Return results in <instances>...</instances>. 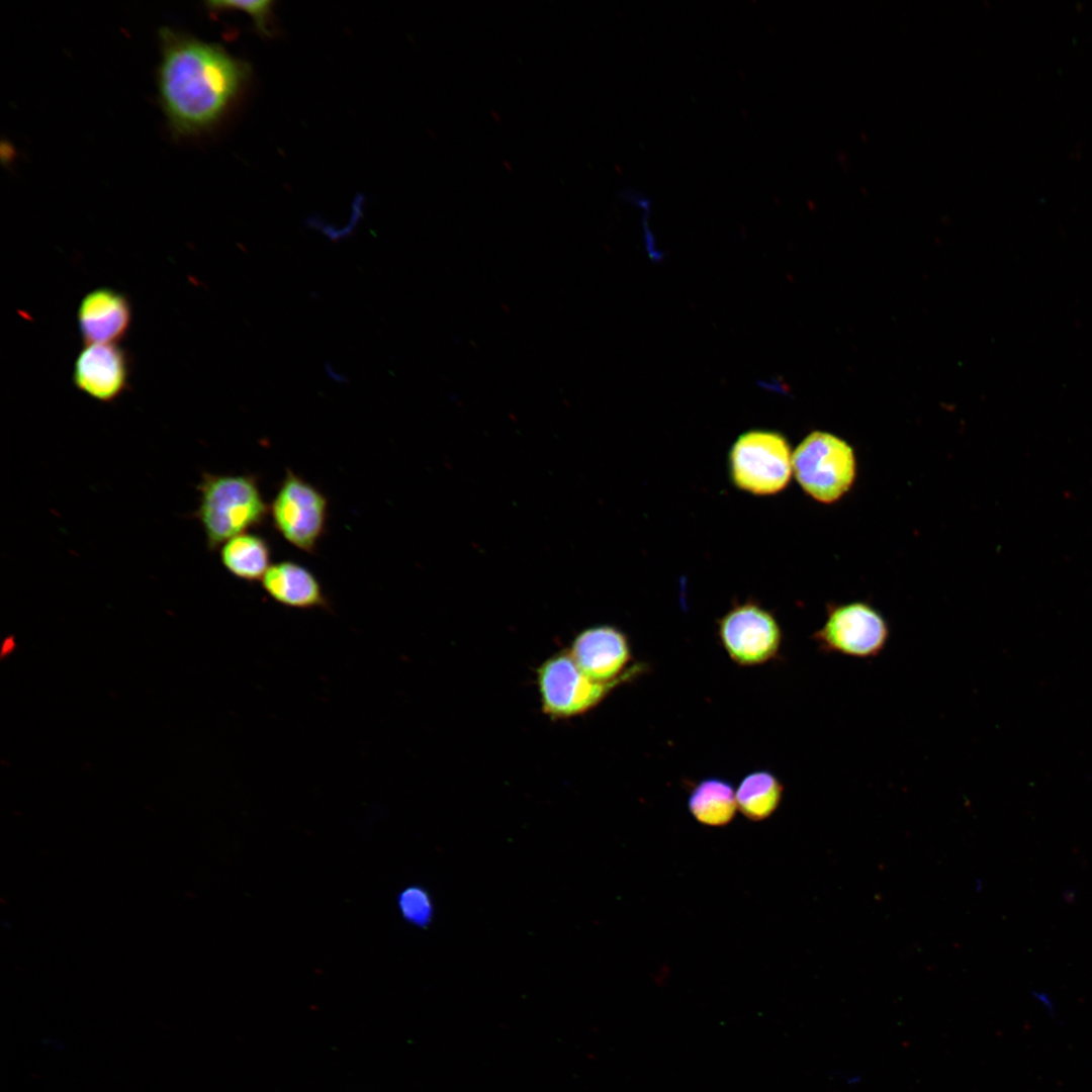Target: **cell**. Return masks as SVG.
Instances as JSON below:
<instances>
[{"label": "cell", "mask_w": 1092, "mask_h": 1092, "mask_svg": "<svg viewBox=\"0 0 1092 1092\" xmlns=\"http://www.w3.org/2000/svg\"><path fill=\"white\" fill-rule=\"evenodd\" d=\"M158 86L171 127L194 133L212 124L239 90L247 69L216 46L169 28L161 31Z\"/></svg>", "instance_id": "1"}, {"label": "cell", "mask_w": 1092, "mask_h": 1092, "mask_svg": "<svg viewBox=\"0 0 1092 1092\" xmlns=\"http://www.w3.org/2000/svg\"><path fill=\"white\" fill-rule=\"evenodd\" d=\"M199 498L192 518L203 531L206 548L214 552L230 539L262 526L269 517L256 474L202 472L196 486Z\"/></svg>", "instance_id": "2"}, {"label": "cell", "mask_w": 1092, "mask_h": 1092, "mask_svg": "<svg viewBox=\"0 0 1092 1092\" xmlns=\"http://www.w3.org/2000/svg\"><path fill=\"white\" fill-rule=\"evenodd\" d=\"M793 473L802 489L813 499L833 504L849 491L856 477V458L843 439L813 431L796 447Z\"/></svg>", "instance_id": "3"}, {"label": "cell", "mask_w": 1092, "mask_h": 1092, "mask_svg": "<svg viewBox=\"0 0 1092 1092\" xmlns=\"http://www.w3.org/2000/svg\"><path fill=\"white\" fill-rule=\"evenodd\" d=\"M793 452L779 432L751 430L740 435L729 452V473L735 486L756 495L782 491L790 482Z\"/></svg>", "instance_id": "4"}, {"label": "cell", "mask_w": 1092, "mask_h": 1092, "mask_svg": "<svg viewBox=\"0 0 1092 1092\" xmlns=\"http://www.w3.org/2000/svg\"><path fill=\"white\" fill-rule=\"evenodd\" d=\"M273 529L290 545L314 554L326 533L329 499L315 485L287 468L269 504Z\"/></svg>", "instance_id": "5"}, {"label": "cell", "mask_w": 1092, "mask_h": 1092, "mask_svg": "<svg viewBox=\"0 0 1092 1092\" xmlns=\"http://www.w3.org/2000/svg\"><path fill=\"white\" fill-rule=\"evenodd\" d=\"M887 619L867 602L831 603L826 608L823 625L811 639L824 654H839L857 659L879 656L890 639Z\"/></svg>", "instance_id": "6"}, {"label": "cell", "mask_w": 1092, "mask_h": 1092, "mask_svg": "<svg viewBox=\"0 0 1092 1092\" xmlns=\"http://www.w3.org/2000/svg\"><path fill=\"white\" fill-rule=\"evenodd\" d=\"M620 684L592 679L580 670L568 651L548 657L537 669L542 711L554 720L589 712Z\"/></svg>", "instance_id": "7"}, {"label": "cell", "mask_w": 1092, "mask_h": 1092, "mask_svg": "<svg viewBox=\"0 0 1092 1092\" xmlns=\"http://www.w3.org/2000/svg\"><path fill=\"white\" fill-rule=\"evenodd\" d=\"M721 646L736 664L755 666L778 656L783 633L776 617L753 600L735 603L717 621Z\"/></svg>", "instance_id": "8"}, {"label": "cell", "mask_w": 1092, "mask_h": 1092, "mask_svg": "<svg viewBox=\"0 0 1092 1092\" xmlns=\"http://www.w3.org/2000/svg\"><path fill=\"white\" fill-rule=\"evenodd\" d=\"M567 651L584 674L600 682H624L644 670L641 664L628 667L632 660L629 639L613 625L583 629Z\"/></svg>", "instance_id": "9"}, {"label": "cell", "mask_w": 1092, "mask_h": 1092, "mask_svg": "<svg viewBox=\"0 0 1092 1092\" xmlns=\"http://www.w3.org/2000/svg\"><path fill=\"white\" fill-rule=\"evenodd\" d=\"M129 357L117 344H89L78 354L75 387L100 402L117 399L129 386Z\"/></svg>", "instance_id": "10"}, {"label": "cell", "mask_w": 1092, "mask_h": 1092, "mask_svg": "<svg viewBox=\"0 0 1092 1092\" xmlns=\"http://www.w3.org/2000/svg\"><path fill=\"white\" fill-rule=\"evenodd\" d=\"M132 309L128 297L111 287H98L81 300L77 318L86 345L116 344L128 332Z\"/></svg>", "instance_id": "11"}, {"label": "cell", "mask_w": 1092, "mask_h": 1092, "mask_svg": "<svg viewBox=\"0 0 1092 1092\" xmlns=\"http://www.w3.org/2000/svg\"><path fill=\"white\" fill-rule=\"evenodd\" d=\"M261 583L265 593L282 606L300 610L331 609L317 577L295 561L271 564Z\"/></svg>", "instance_id": "12"}, {"label": "cell", "mask_w": 1092, "mask_h": 1092, "mask_svg": "<svg viewBox=\"0 0 1092 1092\" xmlns=\"http://www.w3.org/2000/svg\"><path fill=\"white\" fill-rule=\"evenodd\" d=\"M219 557L230 574L253 583L261 581L271 566V547L263 536L247 532L222 544Z\"/></svg>", "instance_id": "13"}, {"label": "cell", "mask_w": 1092, "mask_h": 1092, "mask_svg": "<svg viewBox=\"0 0 1092 1092\" xmlns=\"http://www.w3.org/2000/svg\"><path fill=\"white\" fill-rule=\"evenodd\" d=\"M688 807L698 822L714 827L729 824L738 808L732 784L714 777L696 784L690 793Z\"/></svg>", "instance_id": "14"}, {"label": "cell", "mask_w": 1092, "mask_h": 1092, "mask_svg": "<svg viewBox=\"0 0 1092 1092\" xmlns=\"http://www.w3.org/2000/svg\"><path fill=\"white\" fill-rule=\"evenodd\" d=\"M784 787L769 770H755L746 775L738 785L737 807L749 820L762 821L778 809Z\"/></svg>", "instance_id": "15"}, {"label": "cell", "mask_w": 1092, "mask_h": 1092, "mask_svg": "<svg viewBox=\"0 0 1092 1092\" xmlns=\"http://www.w3.org/2000/svg\"><path fill=\"white\" fill-rule=\"evenodd\" d=\"M396 904L403 920L415 927H427L434 918L432 897L421 886L412 885L402 889L397 895Z\"/></svg>", "instance_id": "16"}, {"label": "cell", "mask_w": 1092, "mask_h": 1092, "mask_svg": "<svg viewBox=\"0 0 1092 1092\" xmlns=\"http://www.w3.org/2000/svg\"><path fill=\"white\" fill-rule=\"evenodd\" d=\"M271 1H212L208 2L211 9H236L249 13L256 22L258 28L267 32V19L270 12Z\"/></svg>", "instance_id": "17"}]
</instances>
